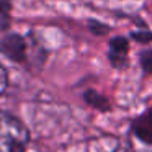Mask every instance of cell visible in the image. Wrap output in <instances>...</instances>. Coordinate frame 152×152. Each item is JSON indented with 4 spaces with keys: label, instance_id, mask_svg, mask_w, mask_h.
Returning a JSON list of instances; mask_svg holds the SVG:
<instances>
[{
    "label": "cell",
    "instance_id": "cell-1",
    "mask_svg": "<svg viewBox=\"0 0 152 152\" xmlns=\"http://www.w3.org/2000/svg\"><path fill=\"white\" fill-rule=\"evenodd\" d=\"M30 142V131L20 118L0 111V152H25Z\"/></svg>",
    "mask_w": 152,
    "mask_h": 152
},
{
    "label": "cell",
    "instance_id": "cell-2",
    "mask_svg": "<svg viewBox=\"0 0 152 152\" xmlns=\"http://www.w3.org/2000/svg\"><path fill=\"white\" fill-rule=\"evenodd\" d=\"M0 53L7 56L13 62H26L28 61V39L21 34H5L0 39Z\"/></svg>",
    "mask_w": 152,
    "mask_h": 152
},
{
    "label": "cell",
    "instance_id": "cell-3",
    "mask_svg": "<svg viewBox=\"0 0 152 152\" xmlns=\"http://www.w3.org/2000/svg\"><path fill=\"white\" fill-rule=\"evenodd\" d=\"M129 41L123 36H116L108 44V61L115 69H124L128 64Z\"/></svg>",
    "mask_w": 152,
    "mask_h": 152
},
{
    "label": "cell",
    "instance_id": "cell-4",
    "mask_svg": "<svg viewBox=\"0 0 152 152\" xmlns=\"http://www.w3.org/2000/svg\"><path fill=\"white\" fill-rule=\"evenodd\" d=\"M132 134L141 142L152 145V106L132 121Z\"/></svg>",
    "mask_w": 152,
    "mask_h": 152
},
{
    "label": "cell",
    "instance_id": "cell-5",
    "mask_svg": "<svg viewBox=\"0 0 152 152\" xmlns=\"http://www.w3.org/2000/svg\"><path fill=\"white\" fill-rule=\"evenodd\" d=\"M85 100H87V103H88V105L96 106V108H100V110H106L110 106L105 96L98 95V93L93 92V90H88V92L85 93Z\"/></svg>",
    "mask_w": 152,
    "mask_h": 152
},
{
    "label": "cell",
    "instance_id": "cell-6",
    "mask_svg": "<svg viewBox=\"0 0 152 152\" xmlns=\"http://www.w3.org/2000/svg\"><path fill=\"white\" fill-rule=\"evenodd\" d=\"M141 66L144 69V72L152 74V48L141 53Z\"/></svg>",
    "mask_w": 152,
    "mask_h": 152
},
{
    "label": "cell",
    "instance_id": "cell-7",
    "mask_svg": "<svg viewBox=\"0 0 152 152\" xmlns=\"http://www.w3.org/2000/svg\"><path fill=\"white\" fill-rule=\"evenodd\" d=\"M10 10H12V2L10 0H0V23L2 25L8 21Z\"/></svg>",
    "mask_w": 152,
    "mask_h": 152
},
{
    "label": "cell",
    "instance_id": "cell-8",
    "mask_svg": "<svg viewBox=\"0 0 152 152\" xmlns=\"http://www.w3.org/2000/svg\"><path fill=\"white\" fill-rule=\"evenodd\" d=\"M8 87V70L5 69V66L0 62V95H4V92Z\"/></svg>",
    "mask_w": 152,
    "mask_h": 152
}]
</instances>
